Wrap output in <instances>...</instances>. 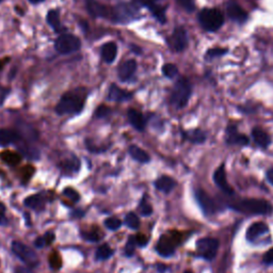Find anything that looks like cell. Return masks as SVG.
Segmentation results:
<instances>
[{"label":"cell","mask_w":273,"mask_h":273,"mask_svg":"<svg viewBox=\"0 0 273 273\" xmlns=\"http://www.w3.org/2000/svg\"><path fill=\"white\" fill-rule=\"evenodd\" d=\"M181 241V235L173 233L172 235H162L157 243V252L164 257H170L175 252L176 246Z\"/></svg>","instance_id":"9c48e42d"},{"label":"cell","mask_w":273,"mask_h":273,"mask_svg":"<svg viewBox=\"0 0 273 273\" xmlns=\"http://www.w3.org/2000/svg\"><path fill=\"white\" fill-rule=\"evenodd\" d=\"M128 150L132 158L138 162H141V164H147L150 159L148 154L141 147H137V145H131Z\"/></svg>","instance_id":"484cf974"},{"label":"cell","mask_w":273,"mask_h":273,"mask_svg":"<svg viewBox=\"0 0 273 273\" xmlns=\"http://www.w3.org/2000/svg\"><path fill=\"white\" fill-rule=\"evenodd\" d=\"M219 249V241L216 238L206 237L197 240L196 242V251L199 256L204 258L205 260L210 261L216 257Z\"/></svg>","instance_id":"52a82bcc"},{"label":"cell","mask_w":273,"mask_h":273,"mask_svg":"<svg viewBox=\"0 0 273 273\" xmlns=\"http://www.w3.org/2000/svg\"><path fill=\"white\" fill-rule=\"evenodd\" d=\"M127 117H128L129 123L132 127L139 131H142L145 128V120L141 112H139L136 109H129L127 112Z\"/></svg>","instance_id":"44dd1931"},{"label":"cell","mask_w":273,"mask_h":273,"mask_svg":"<svg viewBox=\"0 0 273 273\" xmlns=\"http://www.w3.org/2000/svg\"><path fill=\"white\" fill-rule=\"evenodd\" d=\"M15 143H16L17 148H19L20 152L21 153V155H24L29 159H39L40 153L38 152V150L36 148L31 147L26 141L21 140V137L17 139Z\"/></svg>","instance_id":"7402d4cb"},{"label":"cell","mask_w":273,"mask_h":273,"mask_svg":"<svg viewBox=\"0 0 273 273\" xmlns=\"http://www.w3.org/2000/svg\"><path fill=\"white\" fill-rule=\"evenodd\" d=\"M269 231L268 225L264 222H255L250 225V228L247 230L246 237L247 240L250 242H255L259 237L267 234Z\"/></svg>","instance_id":"e0dca14e"},{"label":"cell","mask_w":273,"mask_h":273,"mask_svg":"<svg viewBox=\"0 0 273 273\" xmlns=\"http://www.w3.org/2000/svg\"><path fill=\"white\" fill-rule=\"evenodd\" d=\"M80 167V162L79 160L76 158V157L73 156L71 158H68L66 160H64L62 162L61 168L63 170L67 173H75L79 170Z\"/></svg>","instance_id":"f546056e"},{"label":"cell","mask_w":273,"mask_h":273,"mask_svg":"<svg viewBox=\"0 0 273 273\" xmlns=\"http://www.w3.org/2000/svg\"><path fill=\"white\" fill-rule=\"evenodd\" d=\"M34 245H36L37 248H43L46 246V240H45V237H39L37 238L36 242H34Z\"/></svg>","instance_id":"681fc988"},{"label":"cell","mask_w":273,"mask_h":273,"mask_svg":"<svg viewBox=\"0 0 273 273\" xmlns=\"http://www.w3.org/2000/svg\"><path fill=\"white\" fill-rule=\"evenodd\" d=\"M226 142L231 145H240V147H245L249 145L250 140L246 135L238 132L236 126L230 125L226 129Z\"/></svg>","instance_id":"9a60e30c"},{"label":"cell","mask_w":273,"mask_h":273,"mask_svg":"<svg viewBox=\"0 0 273 273\" xmlns=\"http://www.w3.org/2000/svg\"><path fill=\"white\" fill-rule=\"evenodd\" d=\"M185 273H193V272H192V271H189V270H188V271H186Z\"/></svg>","instance_id":"11a10c76"},{"label":"cell","mask_w":273,"mask_h":273,"mask_svg":"<svg viewBox=\"0 0 273 273\" xmlns=\"http://www.w3.org/2000/svg\"><path fill=\"white\" fill-rule=\"evenodd\" d=\"M191 93H192V86L190 81L187 78L178 79L171 93V105L176 109L185 108L189 103Z\"/></svg>","instance_id":"277c9868"},{"label":"cell","mask_w":273,"mask_h":273,"mask_svg":"<svg viewBox=\"0 0 273 273\" xmlns=\"http://www.w3.org/2000/svg\"><path fill=\"white\" fill-rule=\"evenodd\" d=\"M20 138L19 132L12 129H0V147L15 142Z\"/></svg>","instance_id":"cb8c5ba5"},{"label":"cell","mask_w":273,"mask_h":273,"mask_svg":"<svg viewBox=\"0 0 273 273\" xmlns=\"http://www.w3.org/2000/svg\"><path fill=\"white\" fill-rule=\"evenodd\" d=\"M81 47V41L74 34L64 33L56 40L55 48L60 55H69L79 50Z\"/></svg>","instance_id":"8992f818"},{"label":"cell","mask_w":273,"mask_h":273,"mask_svg":"<svg viewBox=\"0 0 273 273\" xmlns=\"http://www.w3.org/2000/svg\"><path fill=\"white\" fill-rule=\"evenodd\" d=\"M162 74L165 75V77L172 79L178 74V68L173 63H167V64L162 66Z\"/></svg>","instance_id":"836d02e7"},{"label":"cell","mask_w":273,"mask_h":273,"mask_svg":"<svg viewBox=\"0 0 273 273\" xmlns=\"http://www.w3.org/2000/svg\"><path fill=\"white\" fill-rule=\"evenodd\" d=\"M105 225H106V228L108 230L117 231V230H119L121 228L122 222H121L120 219L111 217V218H108L106 221H105Z\"/></svg>","instance_id":"74e56055"},{"label":"cell","mask_w":273,"mask_h":273,"mask_svg":"<svg viewBox=\"0 0 273 273\" xmlns=\"http://www.w3.org/2000/svg\"><path fill=\"white\" fill-rule=\"evenodd\" d=\"M55 239V236L52 235L51 233H47L45 235V240H46V245H50L52 242V240Z\"/></svg>","instance_id":"f5cc1de1"},{"label":"cell","mask_w":273,"mask_h":273,"mask_svg":"<svg viewBox=\"0 0 273 273\" xmlns=\"http://www.w3.org/2000/svg\"><path fill=\"white\" fill-rule=\"evenodd\" d=\"M177 3L186 11V12H193L195 9V3L193 0H176Z\"/></svg>","instance_id":"ab89813d"},{"label":"cell","mask_w":273,"mask_h":273,"mask_svg":"<svg viewBox=\"0 0 273 273\" xmlns=\"http://www.w3.org/2000/svg\"><path fill=\"white\" fill-rule=\"evenodd\" d=\"M135 246H136V238L129 237V239H128V241H127L126 247H125L126 256H131V255L133 254V251H135Z\"/></svg>","instance_id":"b9f144b4"},{"label":"cell","mask_w":273,"mask_h":273,"mask_svg":"<svg viewBox=\"0 0 273 273\" xmlns=\"http://www.w3.org/2000/svg\"><path fill=\"white\" fill-rule=\"evenodd\" d=\"M86 94L83 89L67 92L61 97L56 107V112L60 115L77 114L84 109Z\"/></svg>","instance_id":"6da1fadb"},{"label":"cell","mask_w":273,"mask_h":273,"mask_svg":"<svg viewBox=\"0 0 273 273\" xmlns=\"http://www.w3.org/2000/svg\"><path fill=\"white\" fill-rule=\"evenodd\" d=\"M195 199L199 203L200 207L202 208L203 212L207 216H210V214L214 213L217 210V206H216V203L211 199V196L209 195L206 191L199 189L195 191Z\"/></svg>","instance_id":"7c38bea8"},{"label":"cell","mask_w":273,"mask_h":273,"mask_svg":"<svg viewBox=\"0 0 273 273\" xmlns=\"http://www.w3.org/2000/svg\"><path fill=\"white\" fill-rule=\"evenodd\" d=\"M49 266L54 270H59L62 267V258L57 251H54L49 255Z\"/></svg>","instance_id":"8d00e7d4"},{"label":"cell","mask_w":273,"mask_h":273,"mask_svg":"<svg viewBox=\"0 0 273 273\" xmlns=\"http://www.w3.org/2000/svg\"><path fill=\"white\" fill-rule=\"evenodd\" d=\"M213 182L216 184L218 187L221 189L224 193L231 195L234 194V190L231 187L228 183V179H226V171H225V166L224 164L220 165L218 167V169L214 171L213 173Z\"/></svg>","instance_id":"4fadbf2b"},{"label":"cell","mask_w":273,"mask_h":273,"mask_svg":"<svg viewBox=\"0 0 273 273\" xmlns=\"http://www.w3.org/2000/svg\"><path fill=\"white\" fill-rule=\"evenodd\" d=\"M148 10H150V12L153 13L157 21L161 22V24H165L167 21V16H166V9L164 7L155 3L154 5H152V7L148 8Z\"/></svg>","instance_id":"4dcf8cb0"},{"label":"cell","mask_w":273,"mask_h":273,"mask_svg":"<svg viewBox=\"0 0 273 273\" xmlns=\"http://www.w3.org/2000/svg\"><path fill=\"white\" fill-rule=\"evenodd\" d=\"M226 11H228V15L230 19L237 22V24H243V22L248 21V13L235 1L229 2Z\"/></svg>","instance_id":"2e32d148"},{"label":"cell","mask_w":273,"mask_h":273,"mask_svg":"<svg viewBox=\"0 0 273 273\" xmlns=\"http://www.w3.org/2000/svg\"><path fill=\"white\" fill-rule=\"evenodd\" d=\"M81 236L84 240L86 241H90V242H96V241H100L103 235L100 233V231H81Z\"/></svg>","instance_id":"d590c367"},{"label":"cell","mask_w":273,"mask_h":273,"mask_svg":"<svg viewBox=\"0 0 273 273\" xmlns=\"http://www.w3.org/2000/svg\"><path fill=\"white\" fill-rule=\"evenodd\" d=\"M157 0H133V3H136L138 5H142V7L150 8L152 5L156 3Z\"/></svg>","instance_id":"bcb514c9"},{"label":"cell","mask_w":273,"mask_h":273,"mask_svg":"<svg viewBox=\"0 0 273 273\" xmlns=\"http://www.w3.org/2000/svg\"><path fill=\"white\" fill-rule=\"evenodd\" d=\"M125 223L129 229L137 230V229H139V226H140V220H139V218H138L136 213L129 212V213L126 214Z\"/></svg>","instance_id":"d6a6232c"},{"label":"cell","mask_w":273,"mask_h":273,"mask_svg":"<svg viewBox=\"0 0 273 273\" xmlns=\"http://www.w3.org/2000/svg\"><path fill=\"white\" fill-rule=\"evenodd\" d=\"M139 15L138 9L132 3H120L113 7L112 21L118 24H126L137 20Z\"/></svg>","instance_id":"5b68a950"},{"label":"cell","mask_w":273,"mask_h":273,"mask_svg":"<svg viewBox=\"0 0 273 273\" xmlns=\"http://www.w3.org/2000/svg\"><path fill=\"white\" fill-rule=\"evenodd\" d=\"M184 136L188 141L192 142V143H196V144L204 143L206 141V133L201 129L185 131Z\"/></svg>","instance_id":"4316f807"},{"label":"cell","mask_w":273,"mask_h":273,"mask_svg":"<svg viewBox=\"0 0 273 273\" xmlns=\"http://www.w3.org/2000/svg\"><path fill=\"white\" fill-rule=\"evenodd\" d=\"M3 98H4V90L0 89V102H2Z\"/></svg>","instance_id":"db71d44e"},{"label":"cell","mask_w":273,"mask_h":273,"mask_svg":"<svg viewBox=\"0 0 273 273\" xmlns=\"http://www.w3.org/2000/svg\"><path fill=\"white\" fill-rule=\"evenodd\" d=\"M1 1H2V0H0V2H1Z\"/></svg>","instance_id":"9f6ffc18"},{"label":"cell","mask_w":273,"mask_h":273,"mask_svg":"<svg viewBox=\"0 0 273 273\" xmlns=\"http://www.w3.org/2000/svg\"><path fill=\"white\" fill-rule=\"evenodd\" d=\"M201 27L208 32H216L224 24V15L221 11L212 8H204L197 16Z\"/></svg>","instance_id":"3957f363"},{"label":"cell","mask_w":273,"mask_h":273,"mask_svg":"<svg viewBox=\"0 0 273 273\" xmlns=\"http://www.w3.org/2000/svg\"><path fill=\"white\" fill-rule=\"evenodd\" d=\"M25 205L29 208L34 209V210H42L45 206V200L42 195L33 194L26 197Z\"/></svg>","instance_id":"d4e9b609"},{"label":"cell","mask_w":273,"mask_h":273,"mask_svg":"<svg viewBox=\"0 0 273 273\" xmlns=\"http://www.w3.org/2000/svg\"><path fill=\"white\" fill-rule=\"evenodd\" d=\"M14 273H33L30 269L25 268V267H16Z\"/></svg>","instance_id":"f907efd6"},{"label":"cell","mask_w":273,"mask_h":273,"mask_svg":"<svg viewBox=\"0 0 273 273\" xmlns=\"http://www.w3.org/2000/svg\"><path fill=\"white\" fill-rule=\"evenodd\" d=\"M118 56V45L114 42H108L103 45L102 58L106 63H112Z\"/></svg>","instance_id":"ffe728a7"},{"label":"cell","mask_w":273,"mask_h":273,"mask_svg":"<svg viewBox=\"0 0 273 273\" xmlns=\"http://www.w3.org/2000/svg\"><path fill=\"white\" fill-rule=\"evenodd\" d=\"M113 255V250L108 245H103L97 249L96 251V259L105 260L110 258Z\"/></svg>","instance_id":"1f68e13d"},{"label":"cell","mask_w":273,"mask_h":273,"mask_svg":"<svg viewBox=\"0 0 273 273\" xmlns=\"http://www.w3.org/2000/svg\"><path fill=\"white\" fill-rule=\"evenodd\" d=\"M263 261L266 265H273V248L264 255Z\"/></svg>","instance_id":"7dc6e473"},{"label":"cell","mask_w":273,"mask_h":273,"mask_svg":"<svg viewBox=\"0 0 273 273\" xmlns=\"http://www.w3.org/2000/svg\"><path fill=\"white\" fill-rule=\"evenodd\" d=\"M34 168L30 165H27L25 166L24 168H22L21 173V179H22V182L24 183H27L29 179H30L32 177V175L34 174Z\"/></svg>","instance_id":"f35d334b"},{"label":"cell","mask_w":273,"mask_h":273,"mask_svg":"<svg viewBox=\"0 0 273 273\" xmlns=\"http://www.w3.org/2000/svg\"><path fill=\"white\" fill-rule=\"evenodd\" d=\"M168 41H169L170 47L174 51L182 52L188 46V33L184 27L178 26L174 29L171 37Z\"/></svg>","instance_id":"8fae6325"},{"label":"cell","mask_w":273,"mask_h":273,"mask_svg":"<svg viewBox=\"0 0 273 273\" xmlns=\"http://www.w3.org/2000/svg\"><path fill=\"white\" fill-rule=\"evenodd\" d=\"M139 210H140L142 216H149V214L153 213V208L150 206L148 203L145 201H142L140 206H139Z\"/></svg>","instance_id":"7bdbcfd3"},{"label":"cell","mask_w":273,"mask_h":273,"mask_svg":"<svg viewBox=\"0 0 273 273\" xmlns=\"http://www.w3.org/2000/svg\"><path fill=\"white\" fill-rule=\"evenodd\" d=\"M0 158L9 166H16L21 162V156L19 153L12 152V150H4V152L0 153Z\"/></svg>","instance_id":"f1b7e54d"},{"label":"cell","mask_w":273,"mask_h":273,"mask_svg":"<svg viewBox=\"0 0 273 273\" xmlns=\"http://www.w3.org/2000/svg\"><path fill=\"white\" fill-rule=\"evenodd\" d=\"M137 61L133 59H129L125 61L124 63H122L121 66L119 67L118 75L121 81L123 83H127V81H130L132 77L135 76V74L137 72Z\"/></svg>","instance_id":"5bb4252c"},{"label":"cell","mask_w":273,"mask_h":273,"mask_svg":"<svg viewBox=\"0 0 273 273\" xmlns=\"http://www.w3.org/2000/svg\"><path fill=\"white\" fill-rule=\"evenodd\" d=\"M226 52H228V49H226V48H219V47L218 48H210V49H208V51L206 52L205 59L208 60V61H210V60L216 59V58L224 56Z\"/></svg>","instance_id":"e575fe53"},{"label":"cell","mask_w":273,"mask_h":273,"mask_svg":"<svg viewBox=\"0 0 273 273\" xmlns=\"http://www.w3.org/2000/svg\"><path fill=\"white\" fill-rule=\"evenodd\" d=\"M85 8L94 19H104L112 21L113 7L103 4L97 0H85Z\"/></svg>","instance_id":"30bf717a"},{"label":"cell","mask_w":273,"mask_h":273,"mask_svg":"<svg viewBox=\"0 0 273 273\" xmlns=\"http://www.w3.org/2000/svg\"><path fill=\"white\" fill-rule=\"evenodd\" d=\"M109 113H110V109H109L108 107H106V106H101V107H98V108H97L96 112H95V115H96L97 118L102 119V118H106V117H108Z\"/></svg>","instance_id":"ee69618b"},{"label":"cell","mask_w":273,"mask_h":273,"mask_svg":"<svg viewBox=\"0 0 273 273\" xmlns=\"http://www.w3.org/2000/svg\"><path fill=\"white\" fill-rule=\"evenodd\" d=\"M252 138L255 144L258 145L261 148H267L271 144V137L264 129L259 127H255L252 129Z\"/></svg>","instance_id":"ac0fdd59"},{"label":"cell","mask_w":273,"mask_h":273,"mask_svg":"<svg viewBox=\"0 0 273 273\" xmlns=\"http://www.w3.org/2000/svg\"><path fill=\"white\" fill-rule=\"evenodd\" d=\"M4 213H5V206L2 204V203H0V224H7V219L4 217Z\"/></svg>","instance_id":"c3c4849f"},{"label":"cell","mask_w":273,"mask_h":273,"mask_svg":"<svg viewBox=\"0 0 273 273\" xmlns=\"http://www.w3.org/2000/svg\"><path fill=\"white\" fill-rule=\"evenodd\" d=\"M266 176H267V179H268V182L273 186V168H272V169L267 171Z\"/></svg>","instance_id":"816d5d0a"},{"label":"cell","mask_w":273,"mask_h":273,"mask_svg":"<svg viewBox=\"0 0 273 273\" xmlns=\"http://www.w3.org/2000/svg\"><path fill=\"white\" fill-rule=\"evenodd\" d=\"M46 21H47L48 25L54 29L55 31H60L62 30L61 21H60V14L58 10H50L46 16Z\"/></svg>","instance_id":"83f0119b"},{"label":"cell","mask_w":273,"mask_h":273,"mask_svg":"<svg viewBox=\"0 0 273 273\" xmlns=\"http://www.w3.org/2000/svg\"><path fill=\"white\" fill-rule=\"evenodd\" d=\"M231 207L237 211L248 214H269L273 211L270 203L261 199H242Z\"/></svg>","instance_id":"7a4b0ae2"},{"label":"cell","mask_w":273,"mask_h":273,"mask_svg":"<svg viewBox=\"0 0 273 273\" xmlns=\"http://www.w3.org/2000/svg\"><path fill=\"white\" fill-rule=\"evenodd\" d=\"M176 182L170 176H161L155 182V187L165 193H169L175 188Z\"/></svg>","instance_id":"603a6c76"},{"label":"cell","mask_w":273,"mask_h":273,"mask_svg":"<svg viewBox=\"0 0 273 273\" xmlns=\"http://www.w3.org/2000/svg\"><path fill=\"white\" fill-rule=\"evenodd\" d=\"M63 194H64L67 199H69L72 202H77L80 197L79 193L73 188H65L63 190Z\"/></svg>","instance_id":"60d3db41"},{"label":"cell","mask_w":273,"mask_h":273,"mask_svg":"<svg viewBox=\"0 0 273 273\" xmlns=\"http://www.w3.org/2000/svg\"><path fill=\"white\" fill-rule=\"evenodd\" d=\"M131 97H132V93L121 89L115 84H112L111 86H110V90L108 93V98L110 101L126 102V101H129Z\"/></svg>","instance_id":"d6986e66"},{"label":"cell","mask_w":273,"mask_h":273,"mask_svg":"<svg viewBox=\"0 0 273 273\" xmlns=\"http://www.w3.org/2000/svg\"><path fill=\"white\" fill-rule=\"evenodd\" d=\"M12 251L17 257H20L24 263H26L28 266H30L31 268H36L37 266L40 265V259L37 253L34 252L32 249L24 245V243L20 241H13Z\"/></svg>","instance_id":"ba28073f"},{"label":"cell","mask_w":273,"mask_h":273,"mask_svg":"<svg viewBox=\"0 0 273 273\" xmlns=\"http://www.w3.org/2000/svg\"><path fill=\"white\" fill-rule=\"evenodd\" d=\"M147 241H148V238L145 236L144 234H138L136 236V243L138 246L145 247L147 245Z\"/></svg>","instance_id":"f6af8a7d"}]
</instances>
